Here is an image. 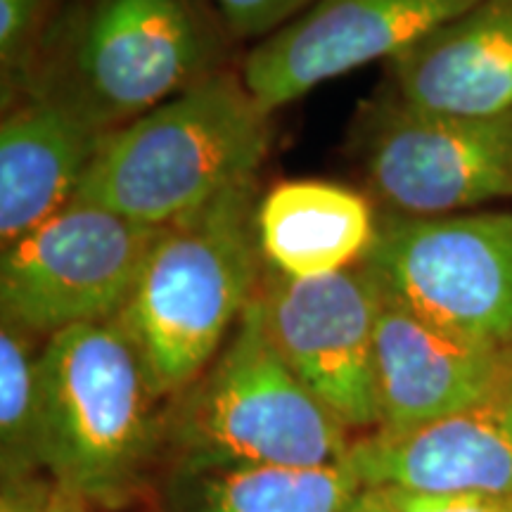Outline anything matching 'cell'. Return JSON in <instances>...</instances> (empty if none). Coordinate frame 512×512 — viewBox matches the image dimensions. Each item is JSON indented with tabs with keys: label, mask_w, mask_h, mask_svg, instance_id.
<instances>
[{
	"label": "cell",
	"mask_w": 512,
	"mask_h": 512,
	"mask_svg": "<svg viewBox=\"0 0 512 512\" xmlns=\"http://www.w3.org/2000/svg\"><path fill=\"white\" fill-rule=\"evenodd\" d=\"M233 43L209 0H67L24 98L110 133L226 69Z\"/></svg>",
	"instance_id": "cell-1"
},
{
	"label": "cell",
	"mask_w": 512,
	"mask_h": 512,
	"mask_svg": "<svg viewBox=\"0 0 512 512\" xmlns=\"http://www.w3.org/2000/svg\"><path fill=\"white\" fill-rule=\"evenodd\" d=\"M259 178L221 192L159 230L117 318L159 401L214 361L254 299L264 271Z\"/></svg>",
	"instance_id": "cell-2"
},
{
	"label": "cell",
	"mask_w": 512,
	"mask_h": 512,
	"mask_svg": "<svg viewBox=\"0 0 512 512\" xmlns=\"http://www.w3.org/2000/svg\"><path fill=\"white\" fill-rule=\"evenodd\" d=\"M271 143L273 112L221 69L107 133L76 200L166 226L256 178Z\"/></svg>",
	"instance_id": "cell-3"
},
{
	"label": "cell",
	"mask_w": 512,
	"mask_h": 512,
	"mask_svg": "<svg viewBox=\"0 0 512 512\" xmlns=\"http://www.w3.org/2000/svg\"><path fill=\"white\" fill-rule=\"evenodd\" d=\"M162 408L166 472L325 467L344 463L354 441L275 349L256 299L214 361Z\"/></svg>",
	"instance_id": "cell-4"
},
{
	"label": "cell",
	"mask_w": 512,
	"mask_h": 512,
	"mask_svg": "<svg viewBox=\"0 0 512 512\" xmlns=\"http://www.w3.org/2000/svg\"><path fill=\"white\" fill-rule=\"evenodd\" d=\"M41 458L57 486L121 510L162 456V411L117 320L60 330L41 349Z\"/></svg>",
	"instance_id": "cell-5"
},
{
	"label": "cell",
	"mask_w": 512,
	"mask_h": 512,
	"mask_svg": "<svg viewBox=\"0 0 512 512\" xmlns=\"http://www.w3.org/2000/svg\"><path fill=\"white\" fill-rule=\"evenodd\" d=\"M368 190L403 216H448L512 200V107L425 110L392 91L363 105L354 136Z\"/></svg>",
	"instance_id": "cell-6"
},
{
	"label": "cell",
	"mask_w": 512,
	"mask_h": 512,
	"mask_svg": "<svg viewBox=\"0 0 512 512\" xmlns=\"http://www.w3.org/2000/svg\"><path fill=\"white\" fill-rule=\"evenodd\" d=\"M162 226L74 200L3 245L0 316L41 337L114 320Z\"/></svg>",
	"instance_id": "cell-7"
},
{
	"label": "cell",
	"mask_w": 512,
	"mask_h": 512,
	"mask_svg": "<svg viewBox=\"0 0 512 512\" xmlns=\"http://www.w3.org/2000/svg\"><path fill=\"white\" fill-rule=\"evenodd\" d=\"M361 261L420 316L512 349V211H384Z\"/></svg>",
	"instance_id": "cell-8"
},
{
	"label": "cell",
	"mask_w": 512,
	"mask_h": 512,
	"mask_svg": "<svg viewBox=\"0 0 512 512\" xmlns=\"http://www.w3.org/2000/svg\"><path fill=\"white\" fill-rule=\"evenodd\" d=\"M254 299L268 337L292 373L351 434L375 432L380 427L375 273L358 261L320 278H292L264 261Z\"/></svg>",
	"instance_id": "cell-9"
},
{
	"label": "cell",
	"mask_w": 512,
	"mask_h": 512,
	"mask_svg": "<svg viewBox=\"0 0 512 512\" xmlns=\"http://www.w3.org/2000/svg\"><path fill=\"white\" fill-rule=\"evenodd\" d=\"M479 0H318L242 60V79L268 112L320 83L401 50L465 15Z\"/></svg>",
	"instance_id": "cell-10"
},
{
	"label": "cell",
	"mask_w": 512,
	"mask_h": 512,
	"mask_svg": "<svg viewBox=\"0 0 512 512\" xmlns=\"http://www.w3.org/2000/svg\"><path fill=\"white\" fill-rule=\"evenodd\" d=\"M377 283L375 432L406 434L465 411L512 370V349L444 328Z\"/></svg>",
	"instance_id": "cell-11"
},
{
	"label": "cell",
	"mask_w": 512,
	"mask_h": 512,
	"mask_svg": "<svg viewBox=\"0 0 512 512\" xmlns=\"http://www.w3.org/2000/svg\"><path fill=\"white\" fill-rule=\"evenodd\" d=\"M363 486L512 496V370L482 401L406 434L354 437Z\"/></svg>",
	"instance_id": "cell-12"
},
{
	"label": "cell",
	"mask_w": 512,
	"mask_h": 512,
	"mask_svg": "<svg viewBox=\"0 0 512 512\" xmlns=\"http://www.w3.org/2000/svg\"><path fill=\"white\" fill-rule=\"evenodd\" d=\"M389 91L439 112L512 107V0H479L465 15L387 60Z\"/></svg>",
	"instance_id": "cell-13"
},
{
	"label": "cell",
	"mask_w": 512,
	"mask_h": 512,
	"mask_svg": "<svg viewBox=\"0 0 512 512\" xmlns=\"http://www.w3.org/2000/svg\"><path fill=\"white\" fill-rule=\"evenodd\" d=\"M107 133L41 98L3 110L0 245L43 223L79 192Z\"/></svg>",
	"instance_id": "cell-14"
},
{
	"label": "cell",
	"mask_w": 512,
	"mask_h": 512,
	"mask_svg": "<svg viewBox=\"0 0 512 512\" xmlns=\"http://www.w3.org/2000/svg\"><path fill=\"white\" fill-rule=\"evenodd\" d=\"M266 264L292 278H320L358 264L373 245L377 214L361 192L325 181H287L261 195Z\"/></svg>",
	"instance_id": "cell-15"
},
{
	"label": "cell",
	"mask_w": 512,
	"mask_h": 512,
	"mask_svg": "<svg viewBox=\"0 0 512 512\" xmlns=\"http://www.w3.org/2000/svg\"><path fill=\"white\" fill-rule=\"evenodd\" d=\"M363 484L344 463L166 472L162 512H347Z\"/></svg>",
	"instance_id": "cell-16"
},
{
	"label": "cell",
	"mask_w": 512,
	"mask_h": 512,
	"mask_svg": "<svg viewBox=\"0 0 512 512\" xmlns=\"http://www.w3.org/2000/svg\"><path fill=\"white\" fill-rule=\"evenodd\" d=\"M38 337L0 316V477L43 472Z\"/></svg>",
	"instance_id": "cell-17"
},
{
	"label": "cell",
	"mask_w": 512,
	"mask_h": 512,
	"mask_svg": "<svg viewBox=\"0 0 512 512\" xmlns=\"http://www.w3.org/2000/svg\"><path fill=\"white\" fill-rule=\"evenodd\" d=\"M67 0H0V98L3 110L27 93L48 34Z\"/></svg>",
	"instance_id": "cell-18"
},
{
	"label": "cell",
	"mask_w": 512,
	"mask_h": 512,
	"mask_svg": "<svg viewBox=\"0 0 512 512\" xmlns=\"http://www.w3.org/2000/svg\"><path fill=\"white\" fill-rule=\"evenodd\" d=\"M235 41H264L318 0H209Z\"/></svg>",
	"instance_id": "cell-19"
},
{
	"label": "cell",
	"mask_w": 512,
	"mask_h": 512,
	"mask_svg": "<svg viewBox=\"0 0 512 512\" xmlns=\"http://www.w3.org/2000/svg\"><path fill=\"white\" fill-rule=\"evenodd\" d=\"M394 512H512V496L470 494V491H411L377 486Z\"/></svg>",
	"instance_id": "cell-20"
},
{
	"label": "cell",
	"mask_w": 512,
	"mask_h": 512,
	"mask_svg": "<svg viewBox=\"0 0 512 512\" xmlns=\"http://www.w3.org/2000/svg\"><path fill=\"white\" fill-rule=\"evenodd\" d=\"M53 479L46 472L29 477H0V512H46Z\"/></svg>",
	"instance_id": "cell-21"
},
{
	"label": "cell",
	"mask_w": 512,
	"mask_h": 512,
	"mask_svg": "<svg viewBox=\"0 0 512 512\" xmlns=\"http://www.w3.org/2000/svg\"><path fill=\"white\" fill-rule=\"evenodd\" d=\"M93 505H88L79 494L64 489V486H57L53 482V494H50L46 512H93Z\"/></svg>",
	"instance_id": "cell-22"
},
{
	"label": "cell",
	"mask_w": 512,
	"mask_h": 512,
	"mask_svg": "<svg viewBox=\"0 0 512 512\" xmlns=\"http://www.w3.org/2000/svg\"><path fill=\"white\" fill-rule=\"evenodd\" d=\"M347 512H394V510L382 489H377V486H363L361 494L354 498V503L349 505Z\"/></svg>",
	"instance_id": "cell-23"
}]
</instances>
